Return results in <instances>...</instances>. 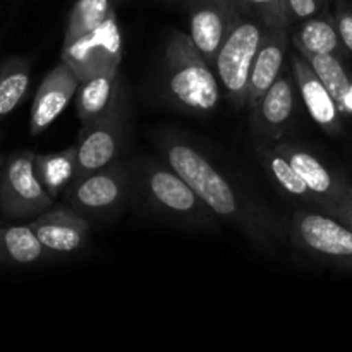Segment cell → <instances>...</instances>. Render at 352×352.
<instances>
[{
    "mask_svg": "<svg viewBox=\"0 0 352 352\" xmlns=\"http://www.w3.org/2000/svg\"><path fill=\"white\" fill-rule=\"evenodd\" d=\"M113 14H116V0H78L67 17L64 43L98 30Z\"/></svg>",
    "mask_w": 352,
    "mask_h": 352,
    "instance_id": "cell-22",
    "label": "cell"
},
{
    "mask_svg": "<svg viewBox=\"0 0 352 352\" xmlns=\"http://www.w3.org/2000/svg\"><path fill=\"white\" fill-rule=\"evenodd\" d=\"M296 89L292 69L284 67L277 81L251 109V129L263 143H275L285 134L294 117Z\"/></svg>",
    "mask_w": 352,
    "mask_h": 352,
    "instance_id": "cell-11",
    "label": "cell"
},
{
    "mask_svg": "<svg viewBox=\"0 0 352 352\" xmlns=\"http://www.w3.org/2000/svg\"><path fill=\"white\" fill-rule=\"evenodd\" d=\"M258 157H260L261 165L265 167L267 174L270 175L272 181L278 186L284 195L296 201L302 203L309 210H320L323 212V203L311 189L308 188L301 175L294 170L291 164L275 150L272 143H263L258 146Z\"/></svg>",
    "mask_w": 352,
    "mask_h": 352,
    "instance_id": "cell-18",
    "label": "cell"
},
{
    "mask_svg": "<svg viewBox=\"0 0 352 352\" xmlns=\"http://www.w3.org/2000/svg\"><path fill=\"white\" fill-rule=\"evenodd\" d=\"M138 186L148 205L167 219L191 227H208L215 220V213L167 164L144 162L138 172Z\"/></svg>",
    "mask_w": 352,
    "mask_h": 352,
    "instance_id": "cell-3",
    "label": "cell"
},
{
    "mask_svg": "<svg viewBox=\"0 0 352 352\" xmlns=\"http://www.w3.org/2000/svg\"><path fill=\"white\" fill-rule=\"evenodd\" d=\"M30 88V64L23 58H9L0 67V119L9 116Z\"/></svg>",
    "mask_w": 352,
    "mask_h": 352,
    "instance_id": "cell-23",
    "label": "cell"
},
{
    "mask_svg": "<svg viewBox=\"0 0 352 352\" xmlns=\"http://www.w3.org/2000/svg\"><path fill=\"white\" fill-rule=\"evenodd\" d=\"M133 189V172L113 162L100 170L76 177L65 189V203L85 219L109 217L119 212Z\"/></svg>",
    "mask_w": 352,
    "mask_h": 352,
    "instance_id": "cell-5",
    "label": "cell"
},
{
    "mask_svg": "<svg viewBox=\"0 0 352 352\" xmlns=\"http://www.w3.org/2000/svg\"><path fill=\"white\" fill-rule=\"evenodd\" d=\"M165 164L174 168L219 219L234 223L263 250H275L280 237L270 213L248 198L208 158L191 144L177 140L162 143Z\"/></svg>",
    "mask_w": 352,
    "mask_h": 352,
    "instance_id": "cell-1",
    "label": "cell"
},
{
    "mask_svg": "<svg viewBox=\"0 0 352 352\" xmlns=\"http://www.w3.org/2000/svg\"><path fill=\"white\" fill-rule=\"evenodd\" d=\"M78 88L79 78L76 76V72L64 60L58 62L45 76L36 95H34L30 116V133L33 136H38L45 129H48L64 112Z\"/></svg>",
    "mask_w": 352,
    "mask_h": 352,
    "instance_id": "cell-13",
    "label": "cell"
},
{
    "mask_svg": "<svg viewBox=\"0 0 352 352\" xmlns=\"http://www.w3.org/2000/svg\"><path fill=\"white\" fill-rule=\"evenodd\" d=\"M117 2H120V0H116V3H117Z\"/></svg>",
    "mask_w": 352,
    "mask_h": 352,
    "instance_id": "cell-31",
    "label": "cell"
},
{
    "mask_svg": "<svg viewBox=\"0 0 352 352\" xmlns=\"http://www.w3.org/2000/svg\"><path fill=\"white\" fill-rule=\"evenodd\" d=\"M30 227L48 254H72L85 250L89 222L69 206L48 208L30 222Z\"/></svg>",
    "mask_w": 352,
    "mask_h": 352,
    "instance_id": "cell-12",
    "label": "cell"
},
{
    "mask_svg": "<svg viewBox=\"0 0 352 352\" xmlns=\"http://www.w3.org/2000/svg\"><path fill=\"white\" fill-rule=\"evenodd\" d=\"M325 213L336 217L337 220H340L344 226H347L352 230V184L349 191H347L339 201L333 203V205L329 208V212Z\"/></svg>",
    "mask_w": 352,
    "mask_h": 352,
    "instance_id": "cell-28",
    "label": "cell"
},
{
    "mask_svg": "<svg viewBox=\"0 0 352 352\" xmlns=\"http://www.w3.org/2000/svg\"><path fill=\"white\" fill-rule=\"evenodd\" d=\"M340 112L344 113V117H352V86L351 91L347 93L346 100H344L342 105H340Z\"/></svg>",
    "mask_w": 352,
    "mask_h": 352,
    "instance_id": "cell-29",
    "label": "cell"
},
{
    "mask_svg": "<svg viewBox=\"0 0 352 352\" xmlns=\"http://www.w3.org/2000/svg\"><path fill=\"white\" fill-rule=\"evenodd\" d=\"M124 105L119 69L91 74L79 81L76 91V112L82 124L95 122Z\"/></svg>",
    "mask_w": 352,
    "mask_h": 352,
    "instance_id": "cell-17",
    "label": "cell"
},
{
    "mask_svg": "<svg viewBox=\"0 0 352 352\" xmlns=\"http://www.w3.org/2000/svg\"><path fill=\"white\" fill-rule=\"evenodd\" d=\"M33 151H16L0 172V212L9 220L34 219L54 205V198L38 181Z\"/></svg>",
    "mask_w": 352,
    "mask_h": 352,
    "instance_id": "cell-6",
    "label": "cell"
},
{
    "mask_svg": "<svg viewBox=\"0 0 352 352\" xmlns=\"http://www.w3.org/2000/svg\"><path fill=\"white\" fill-rule=\"evenodd\" d=\"M294 47L301 54L337 55L340 58L347 54L340 40L336 19L329 12L302 21L298 33L294 34Z\"/></svg>",
    "mask_w": 352,
    "mask_h": 352,
    "instance_id": "cell-19",
    "label": "cell"
},
{
    "mask_svg": "<svg viewBox=\"0 0 352 352\" xmlns=\"http://www.w3.org/2000/svg\"><path fill=\"white\" fill-rule=\"evenodd\" d=\"M333 19H336L344 47L349 54H352V3L347 0H336Z\"/></svg>",
    "mask_w": 352,
    "mask_h": 352,
    "instance_id": "cell-26",
    "label": "cell"
},
{
    "mask_svg": "<svg viewBox=\"0 0 352 352\" xmlns=\"http://www.w3.org/2000/svg\"><path fill=\"white\" fill-rule=\"evenodd\" d=\"M292 239L320 260L352 270V230L320 210H298L292 217Z\"/></svg>",
    "mask_w": 352,
    "mask_h": 352,
    "instance_id": "cell-7",
    "label": "cell"
},
{
    "mask_svg": "<svg viewBox=\"0 0 352 352\" xmlns=\"http://www.w3.org/2000/svg\"><path fill=\"white\" fill-rule=\"evenodd\" d=\"M289 26H267L261 40L260 50L251 69L250 88H248V105L250 110L256 107L261 96L268 91L284 71L285 54L289 45Z\"/></svg>",
    "mask_w": 352,
    "mask_h": 352,
    "instance_id": "cell-16",
    "label": "cell"
},
{
    "mask_svg": "<svg viewBox=\"0 0 352 352\" xmlns=\"http://www.w3.org/2000/svg\"><path fill=\"white\" fill-rule=\"evenodd\" d=\"M124 138H126L124 105L95 122L82 124L76 143L78 148L76 177L91 174L117 162L124 146Z\"/></svg>",
    "mask_w": 352,
    "mask_h": 352,
    "instance_id": "cell-9",
    "label": "cell"
},
{
    "mask_svg": "<svg viewBox=\"0 0 352 352\" xmlns=\"http://www.w3.org/2000/svg\"><path fill=\"white\" fill-rule=\"evenodd\" d=\"M285 2H287L291 21L296 19L302 23V21L309 19V17L327 12V0H285Z\"/></svg>",
    "mask_w": 352,
    "mask_h": 352,
    "instance_id": "cell-27",
    "label": "cell"
},
{
    "mask_svg": "<svg viewBox=\"0 0 352 352\" xmlns=\"http://www.w3.org/2000/svg\"><path fill=\"white\" fill-rule=\"evenodd\" d=\"M50 256L28 226H0V263L31 265Z\"/></svg>",
    "mask_w": 352,
    "mask_h": 352,
    "instance_id": "cell-20",
    "label": "cell"
},
{
    "mask_svg": "<svg viewBox=\"0 0 352 352\" xmlns=\"http://www.w3.org/2000/svg\"><path fill=\"white\" fill-rule=\"evenodd\" d=\"M267 26L258 16L243 10L217 54L213 69L227 98L236 109L248 105L251 69Z\"/></svg>",
    "mask_w": 352,
    "mask_h": 352,
    "instance_id": "cell-4",
    "label": "cell"
},
{
    "mask_svg": "<svg viewBox=\"0 0 352 352\" xmlns=\"http://www.w3.org/2000/svg\"><path fill=\"white\" fill-rule=\"evenodd\" d=\"M274 146L301 175L308 188L322 199L323 212H329L330 206L349 191L351 182L327 167L311 151L292 143H274Z\"/></svg>",
    "mask_w": 352,
    "mask_h": 352,
    "instance_id": "cell-15",
    "label": "cell"
},
{
    "mask_svg": "<svg viewBox=\"0 0 352 352\" xmlns=\"http://www.w3.org/2000/svg\"><path fill=\"white\" fill-rule=\"evenodd\" d=\"M3 162H6V160H3V158H2V157H0V172H2V167H3Z\"/></svg>",
    "mask_w": 352,
    "mask_h": 352,
    "instance_id": "cell-30",
    "label": "cell"
},
{
    "mask_svg": "<svg viewBox=\"0 0 352 352\" xmlns=\"http://www.w3.org/2000/svg\"><path fill=\"white\" fill-rule=\"evenodd\" d=\"M165 86L172 102L196 113L215 110L222 91L215 69L181 31L172 34L165 48Z\"/></svg>",
    "mask_w": 352,
    "mask_h": 352,
    "instance_id": "cell-2",
    "label": "cell"
},
{
    "mask_svg": "<svg viewBox=\"0 0 352 352\" xmlns=\"http://www.w3.org/2000/svg\"><path fill=\"white\" fill-rule=\"evenodd\" d=\"M76 160H78L76 144L57 153L34 155V172L38 181L54 199L74 181Z\"/></svg>",
    "mask_w": 352,
    "mask_h": 352,
    "instance_id": "cell-21",
    "label": "cell"
},
{
    "mask_svg": "<svg viewBox=\"0 0 352 352\" xmlns=\"http://www.w3.org/2000/svg\"><path fill=\"white\" fill-rule=\"evenodd\" d=\"M184 6L188 10L189 36L213 67L223 40L244 9L234 0H184Z\"/></svg>",
    "mask_w": 352,
    "mask_h": 352,
    "instance_id": "cell-10",
    "label": "cell"
},
{
    "mask_svg": "<svg viewBox=\"0 0 352 352\" xmlns=\"http://www.w3.org/2000/svg\"><path fill=\"white\" fill-rule=\"evenodd\" d=\"M122 31L117 14L105 21L98 30L62 43L60 60H64L79 81L103 71H117L122 62Z\"/></svg>",
    "mask_w": 352,
    "mask_h": 352,
    "instance_id": "cell-8",
    "label": "cell"
},
{
    "mask_svg": "<svg viewBox=\"0 0 352 352\" xmlns=\"http://www.w3.org/2000/svg\"><path fill=\"white\" fill-rule=\"evenodd\" d=\"M299 54H301V52H299ZM301 55L309 62L313 71H315L316 76L322 79L325 88L329 89L330 95L336 98L337 105H339L340 109V105H342V102L346 100L347 93L351 91L352 86V74L346 69V64L342 62V58L337 57V55Z\"/></svg>",
    "mask_w": 352,
    "mask_h": 352,
    "instance_id": "cell-24",
    "label": "cell"
},
{
    "mask_svg": "<svg viewBox=\"0 0 352 352\" xmlns=\"http://www.w3.org/2000/svg\"><path fill=\"white\" fill-rule=\"evenodd\" d=\"M239 7L248 12L260 17L268 26H289L291 14H289L285 0H234Z\"/></svg>",
    "mask_w": 352,
    "mask_h": 352,
    "instance_id": "cell-25",
    "label": "cell"
},
{
    "mask_svg": "<svg viewBox=\"0 0 352 352\" xmlns=\"http://www.w3.org/2000/svg\"><path fill=\"white\" fill-rule=\"evenodd\" d=\"M291 69L294 74L298 91L311 119L330 136H339L344 131L342 117L336 98L316 76L309 62L299 52L291 55Z\"/></svg>",
    "mask_w": 352,
    "mask_h": 352,
    "instance_id": "cell-14",
    "label": "cell"
}]
</instances>
